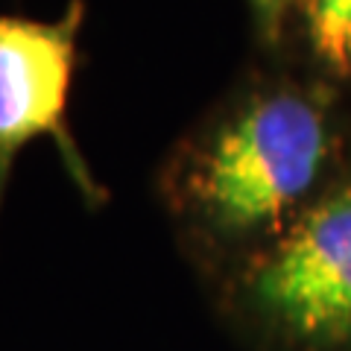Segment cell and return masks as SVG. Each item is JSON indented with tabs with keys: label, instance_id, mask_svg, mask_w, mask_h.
<instances>
[{
	"label": "cell",
	"instance_id": "obj_1",
	"mask_svg": "<svg viewBox=\"0 0 351 351\" xmlns=\"http://www.w3.org/2000/svg\"><path fill=\"white\" fill-rule=\"evenodd\" d=\"M339 167L328 108L313 94L272 91L184 149L164 176V199L223 281L287 232Z\"/></svg>",
	"mask_w": 351,
	"mask_h": 351
},
{
	"label": "cell",
	"instance_id": "obj_2",
	"mask_svg": "<svg viewBox=\"0 0 351 351\" xmlns=\"http://www.w3.org/2000/svg\"><path fill=\"white\" fill-rule=\"evenodd\" d=\"M249 351H351V158L278 240L219 281Z\"/></svg>",
	"mask_w": 351,
	"mask_h": 351
},
{
	"label": "cell",
	"instance_id": "obj_3",
	"mask_svg": "<svg viewBox=\"0 0 351 351\" xmlns=\"http://www.w3.org/2000/svg\"><path fill=\"white\" fill-rule=\"evenodd\" d=\"M80 21L82 3H71L68 15L53 24L0 15V202L15 156L38 135H50L62 147L88 199H103L64 129Z\"/></svg>",
	"mask_w": 351,
	"mask_h": 351
},
{
	"label": "cell",
	"instance_id": "obj_4",
	"mask_svg": "<svg viewBox=\"0 0 351 351\" xmlns=\"http://www.w3.org/2000/svg\"><path fill=\"white\" fill-rule=\"evenodd\" d=\"M307 38L325 68L351 76V0H299Z\"/></svg>",
	"mask_w": 351,
	"mask_h": 351
},
{
	"label": "cell",
	"instance_id": "obj_5",
	"mask_svg": "<svg viewBox=\"0 0 351 351\" xmlns=\"http://www.w3.org/2000/svg\"><path fill=\"white\" fill-rule=\"evenodd\" d=\"M249 3L255 9V18L263 29V36L278 38L281 24H284V18H287V9H290L293 0H249Z\"/></svg>",
	"mask_w": 351,
	"mask_h": 351
}]
</instances>
